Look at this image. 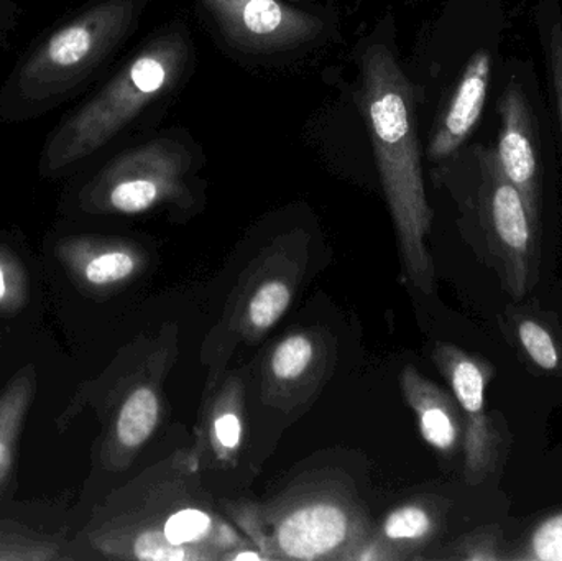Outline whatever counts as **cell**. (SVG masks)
<instances>
[{
    "mask_svg": "<svg viewBox=\"0 0 562 561\" xmlns=\"http://www.w3.org/2000/svg\"><path fill=\"white\" fill-rule=\"evenodd\" d=\"M502 127L497 157L505 177L520 191L531 220L541 227L543 170L540 137L530 102L520 82H508L501 99Z\"/></svg>",
    "mask_w": 562,
    "mask_h": 561,
    "instance_id": "30bf717a",
    "label": "cell"
},
{
    "mask_svg": "<svg viewBox=\"0 0 562 561\" xmlns=\"http://www.w3.org/2000/svg\"><path fill=\"white\" fill-rule=\"evenodd\" d=\"M505 560L562 561V510L541 519Z\"/></svg>",
    "mask_w": 562,
    "mask_h": 561,
    "instance_id": "ffe728a7",
    "label": "cell"
},
{
    "mask_svg": "<svg viewBox=\"0 0 562 561\" xmlns=\"http://www.w3.org/2000/svg\"><path fill=\"white\" fill-rule=\"evenodd\" d=\"M406 404L415 412L423 440L439 453L451 455L464 441V417L454 395L406 366L400 375Z\"/></svg>",
    "mask_w": 562,
    "mask_h": 561,
    "instance_id": "5bb4252c",
    "label": "cell"
},
{
    "mask_svg": "<svg viewBox=\"0 0 562 561\" xmlns=\"http://www.w3.org/2000/svg\"><path fill=\"white\" fill-rule=\"evenodd\" d=\"M160 375L135 384L119 407L112 430V445L115 455L124 463H128L150 440L160 424L164 412Z\"/></svg>",
    "mask_w": 562,
    "mask_h": 561,
    "instance_id": "9a60e30c",
    "label": "cell"
},
{
    "mask_svg": "<svg viewBox=\"0 0 562 561\" xmlns=\"http://www.w3.org/2000/svg\"><path fill=\"white\" fill-rule=\"evenodd\" d=\"M244 438V385L233 378L221 388L204 417L203 444L214 458L231 463L236 460Z\"/></svg>",
    "mask_w": 562,
    "mask_h": 561,
    "instance_id": "e0dca14e",
    "label": "cell"
},
{
    "mask_svg": "<svg viewBox=\"0 0 562 561\" xmlns=\"http://www.w3.org/2000/svg\"><path fill=\"white\" fill-rule=\"evenodd\" d=\"M200 455L180 450L125 487L99 536L114 559L229 560L254 547L216 509L200 478Z\"/></svg>",
    "mask_w": 562,
    "mask_h": 561,
    "instance_id": "6da1fadb",
    "label": "cell"
},
{
    "mask_svg": "<svg viewBox=\"0 0 562 561\" xmlns=\"http://www.w3.org/2000/svg\"><path fill=\"white\" fill-rule=\"evenodd\" d=\"M231 514L266 560H349L373 534L356 494L334 480L300 483L269 506Z\"/></svg>",
    "mask_w": 562,
    "mask_h": 561,
    "instance_id": "5b68a950",
    "label": "cell"
},
{
    "mask_svg": "<svg viewBox=\"0 0 562 561\" xmlns=\"http://www.w3.org/2000/svg\"><path fill=\"white\" fill-rule=\"evenodd\" d=\"M145 2L88 0L56 20L3 79L0 122L35 121L82 94L134 32Z\"/></svg>",
    "mask_w": 562,
    "mask_h": 561,
    "instance_id": "7a4b0ae2",
    "label": "cell"
},
{
    "mask_svg": "<svg viewBox=\"0 0 562 561\" xmlns=\"http://www.w3.org/2000/svg\"><path fill=\"white\" fill-rule=\"evenodd\" d=\"M445 557L446 559L465 561L505 560V553H502L501 529L487 527V529L475 530L464 539L456 540L449 547L448 556Z\"/></svg>",
    "mask_w": 562,
    "mask_h": 561,
    "instance_id": "7402d4cb",
    "label": "cell"
},
{
    "mask_svg": "<svg viewBox=\"0 0 562 561\" xmlns=\"http://www.w3.org/2000/svg\"><path fill=\"white\" fill-rule=\"evenodd\" d=\"M7 296H9V282H7L5 267L0 262V305L9 300Z\"/></svg>",
    "mask_w": 562,
    "mask_h": 561,
    "instance_id": "d4e9b609",
    "label": "cell"
},
{
    "mask_svg": "<svg viewBox=\"0 0 562 561\" xmlns=\"http://www.w3.org/2000/svg\"><path fill=\"white\" fill-rule=\"evenodd\" d=\"M362 105L403 267L416 289L432 293L435 266L426 247L432 211L423 181L415 99L408 78L385 46H370L363 55Z\"/></svg>",
    "mask_w": 562,
    "mask_h": 561,
    "instance_id": "3957f363",
    "label": "cell"
},
{
    "mask_svg": "<svg viewBox=\"0 0 562 561\" xmlns=\"http://www.w3.org/2000/svg\"><path fill=\"white\" fill-rule=\"evenodd\" d=\"M547 63L550 69L551 85H553L554 101H557L558 117L562 131V20L557 16L548 29Z\"/></svg>",
    "mask_w": 562,
    "mask_h": 561,
    "instance_id": "603a6c76",
    "label": "cell"
},
{
    "mask_svg": "<svg viewBox=\"0 0 562 561\" xmlns=\"http://www.w3.org/2000/svg\"><path fill=\"white\" fill-rule=\"evenodd\" d=\"M188 61L190 43L180 30L145 43L49 131L40 152V175L69 177L111 150L155 101L178 85Z\"/></svg>",
    "mask_w": 562,
    "mask_h": 561,
    "instance_id": "277c9868",
    "label": "cell"
},
{
    "mask_svg": "<svg viewBox=\"0 0 562 561\" xmlns=\"http://www.w3.org/2000/svg\"><path fill=\"white\" fill-rule=\"evenodd\" d=\"M78 244L88 253L81 263V276L92 287L127 282L144 263L140 250L124 240L81 239Z\"/></svg>",
    "mask_w": 562,
    "mask_h": 561,
    "instance_id": "ac0fdd59",
    "label": "cell"
},
{
    "mask_svg": "<svg viewBox=\"0 0 562 561\" xmlns=\"http://www.w3.org/2000/svg\"><path fill=\"white\" fill-rule=\"evenodd\" d=\"M247 270L229 313L231 338L257 341L283 318L300 282L301 270L288 254L270 250Z\"/></svg>",
    "mask_w": 562,
    "mask_h": 561,
    "instance_id": "8fae6325",
    "label": "cell"
},
{
    "mask_svg": "<svg viewBox=\"0 0 562 561\" xmlns=\"http://www.w3.org/2000/svg\"><path fill=\"white\" fill-rule=\"evenodd\" d=\"M190 165L187 148L170 138L132 145L76 171L82 177L76 180L69 203L79 213L95 216L147 213L181 197Z\"/></svg>",
    "mask_w": 562,
    "mask_h": 561,
    "instance_id": "52a82bcc",
    "label": "cell"
},
{
    "mask_svg": "<svg viewBox=\"0 0 562 561\" xmlns=\"http://www.w3.org/2000/svg\"><path fill=\"white\" fill-rule=\"evenodd\" d=\"M26 397H29V389H26V384H23L15 385L0 401V483L9 473L10 464H12L13 440H15L16 430L22 422Z\"/></svg>",
    "mask_w": 562,
    "mask_h": 561,
    "instance_id": "44dd1931",
    "label": "cell"
},
{
    "mask_svg": "<svg viewBox=\"0 0 562 561\" xmlns=\"http://www.w3.org/2000/svg\"><path fill=\"white\" fill-rule=\"evenodd\" d=\"M452 395L464 417V474L469 484H479L494 473L501 457V435L487 414L488 382L494 378L491 362L469 355L464 349L439 343L432 351Z\"/></svg>",
    "mask_w": 562,
    "mask_h": 561,
    "instance_id": "ba28073f",
    "label": "cell"
},
{
    "mask_svg": "<svg viewBox=\"0 0 562 561\" xmlns=\"http://www.w3.org/2000/svg\"><path fill=\"white\" fill-rule=\"evenodd\" d=\"M327 366L329 348L321 333L303 329L284 336L263 362V402L284 411L296 407L319 389Z\"/></svg>",
    "mask_w": 562,
    "mask_h": 561,
    "instance_id": "7c38bea8",
    "label": "cell"
},
{
    "mask_svg": "<svg viewBox=\"0 0 562 561\" xmlns=\"http://www.w3.org/2000/svg\"><path fill=\"white\" fill-rule=\"evenodd\" d=\"M458 191L469 223L491 253L505 290L524 299L537 282L541 227L531 220L520 191L505 177L497 150L484 145L454 155Z\"/></svg>",
    "mask_w": 562,
    "mask_h": 561,
    "instance_id": "8992f818",
    "label": "cell"
},
{
    "mask_svg": "<svg viewBox=\"0 0 562 561\" xmlns=\"http://www.w3.org/2000/svg\"><path fill=\"white\" fill-rule=\"evenodd\" d=\"M20 16L22 9L16 0H0V52L10 45V40L19 29Z\"/></svg>",
    "mask_w": 562,
    "mask_h": 561,
    "instance_id": "cb8c5ba5",
    "label": "cell"
},
{
    "mask_svg": "<svg viewBox=\"0 0 562 561\" xmlns=\"http://www.w3.org/2000/svg\"><path fill=\"white\" fill-rule=\"evenodd\" d=\"M491 82V55L487 49H479L469 59L461 81L448 109L442 114L438 127L432 132L428 155L432 161L448 160L462 148L484 111Z\"/></svg>",
    "mask_w": 562,
    "mask_h": 561,
    "instance_id": "4fadbf2b",
    "label": "cell"
},
{
    "mask_svg": "<svg viewBox=\"0 0 562 561\" xmlns=\"http://www.w3.org/2000/svg\"><path fill=\"white\" fill-rule=\"evenodd\" d=\"M515 336L531 364L544 372L562 371V345L550 325L531 316H520L515 323Z\"/></svg>",
    "mask_w": 562,
    "mask_h": 561,
    "instance_id": "d6986e66",
    "label": "cell"
},
{
    "mask_svg": "<svg viewBox=\"0 0 562 561\" xmlns=\"http://www.w3.org/2000/svg\"><path fill=\"white\" fill-rule=\"evenodd\" d=\"M231 42L250 52H284L319 35L323 23L279 0H204Z\"/></svg>",
    "mask_w": 562,
    "mask_h": 561,
    "instance_id": "9c48e42d",
    "label": "cell"
},
{
    "mask_svg": "<svg viewBox=\"0 0 562 561\" xmlns=\"http://www.w3.org/2000/svg\"><path fill=\"white\" fill-rule=\"evenodd\" d=\"M442 510L431 501H412L390 510L373 536L386 547L393 560L416 559L438 537Z\"/></svg>",
    "mask_w": 562,
    "mask_h": 561,
    "instance_id": "2e32d148",
    "label": "cell"
}]
</instances>
